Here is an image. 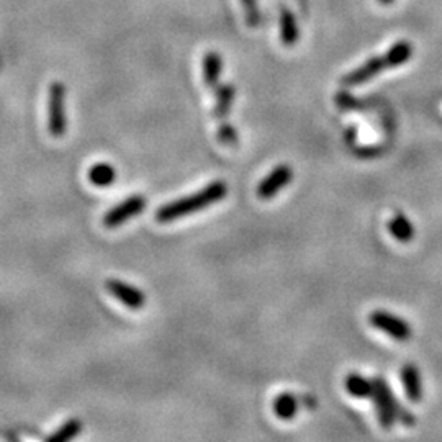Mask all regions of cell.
I'll use <instances>...</instances> for the list:
<instances>
[{
	"label": "cell",
	"instance_id": "4fadbf2b",
	"mask_svg": "<svg viewBox=\"0 0 442 442\" xmlns=\"http://www.w3.org/2000/svg\"><path fill=\"white\" fill-rule=\"evenodd\" d=\"M236 89L235 85L231 84H220L216 85L215 89V97H216V104H215V116L218 120L225 118L230 111L233 100H235Z\"/></svg>",
	"mask_w": 442,
	"mask_h": 442
},
{
	"label": "cell",
	"instance_id": "e0dca14e",
	"mask_svg": "<svg viewBox=\"0 0 442 442\" xmlns=\"http://www.w3.org/2000/svg\"><path fill=\"white\" fill-rule=\"evenodd\" d=\"M82 431V421L81 420H69L64 422L55 434L48 437V442H67L79 436Z\"/></svg>",
	"mask_w": 442,
	"mask_h": 442
},
{
	"label": "cell",
	"instance_id": "8fae6325",
	"mask_svg": "<svg viewBox=\"0 0 442 442\" xmlns=\"http://www.w3.org/2000/svg\"><path fill=\"white\" fill-rule=\"evenodd\" d=\"M388 231L400 242H410L415 237V226L411 225V221L403 213L393 215L392 220L388 221Z\"/></svg>",
	"mask_w": 442,
	"mask_h": 442
},
{
	"label": "cell",
	"instance_id": "7c38bea8",
	"mask_svg": "<svg viewBox=\"0 0 442 442\" xmlns=\"http://www.w3.org/2000/svg\"><path fill=\"white\" fill-rule=\"evenodd\" d=\"M300 30L293 13L289 8H284L280 13V40L285 46H291L298 41Z\"/></svg>",
	"mask_w": 442,
	"mask_h": 442
},
{
	"label": "cell",
	"instance_id": "ffe728a7",
	"mask_svg": "<svg viewBox=\"0 0 442 442\" xmlns=\"http://www.w3.org/2000/svg\"><path fill=\"white\" fill-rule=\"evenodd\" d=\"M378 2L380 4H383V6H388V4H392L393 0H378Z\"/></svg>",
	"mask_w": 442,
	"mask_h": 442
},
{
	"label": "cell",
	"instance_id": "9a60e30c",
	"mask_svg": "<svg viewBox=\"0 0 442 442\" xmlns=\"http://www.w3.org/2000/svg\"><path fill=\"white\" fill-rule=\"evenodd\" d=\"M274 411L280 420H293L298 411V400L291 393H280L274 400Z\"/></svg>",
	"mask_w": 442,
	"mask_h": 442
},
{
	"label": "cell",
	"instance_id": "277c9868",
	"mask_svg": "<svg viewBox=\"0 0 442 442\" xmlns=\"http://www.w3.org/2000/svg\"><path fill=\"white\" fill-rule=\"evenodd\" d=\"M48 126L50 133L55 138H61L66 134L67 118H66V87L61 82H53L50 87V95H48Z\"/></svg>",
	"mask_w": 442,
	"mask_h": 442
},
{
	"label": "cell",
	"instance_id": "9c48e42d",
	"mask_svg": "<svg viewBox=\"0 0 442 442\" xmlns=\"http://www.w3.org/2000/svg\"><path fill=\"white\" fill-rule=\"evenodd\" d=\"M400 375H401L403 387H405L406 396L415 403L421 401L422 382H421V373H420V371H417V367L413 366V364H408V366L401 368Z\"/></svg>",
	"mask_w": 442,
	"mask_h": 442
},
{
	"label": "cell",
	"instance_id": "d6986e66",
	"mask_svg": "<svg viewBox=\"0 0 442 442\" xmlns=\"http://www.w3.org/2000/svg\"><path fill=\"white\" fill-rule=\"evenodd\" d=\"M218 139L226 146H236L237 144V133L235 126L230 123H223L218 130Z\"/></svg>",
	"mask_w": 442,
	"mask_h": 442
},
{
	"label": "cell",
	"instance_id": "5bb4252c",
	"mask_svg": "<svg viewBox=\"0 0 442 442\" xmlns=\"http://www.w3.org/2000/svg\"><path fill=\"white\" fill-rule=\"evenodd\" d=\"M89 181L95 187H110L116 181L115 167L109 163H97L90 167Z\"/></svg>",
	"mask_w": 442,
	"mask_h": 442
},
{
	"label": "cell",
	"instance_id": "5b68a950",
	"mask_svg": "<svg viewBox=\"0 0 442 442\" xmlns=\"http://www.w3.org/2000/svg\"><path fill=\"white\" fill-rule=\"evenodd\" d=\"M144 208H146V198L143 195H133V197L126 198V200L118 203V205L105 213L104 226L110 228V230L111 228H118L123 225V223L131 220L133 216L143 213Z\"/></svg>",
	"mask_w": 442,
	"mask_h": 442
},
{
	"label": "cell",
	"instance_id": "6da1fadb",
	"mask_svg": "<svg viewBox=\"0 0 442 442\" xmlns=\"http://www.w3.org/2000/svg\"><path fill=\"white\" fill-rule=\"evenodd\" d=\"M228 193V186L223 181H215L210 186L203 187L202 191L192 195L179 198L176 202L166 203L156 212V220L159 223H171L176 221L179 218L192 215V213L202 212L208 208L213 203L223 200Z\"/></svg>",
	"mask_w": 442,
	"mask_h": 442
},
{
	"label": "cell",
	"instance_id": "ba28073f",
	"mask_svg": "<svg viewBox=\"0 0 442 442\" xmlns=\"http://www.w3.org/2000/svg\"><path fill=\"white\" fill-rule=\"evenodd\" d=\"M291 179H293V171H291V167L289 164H280V166H277L274 171L259 184V187H257V197L262 198V200L274 198L282 188L289 186Z\"/></svg>",
	"mask_w": 442,
	"mask_h": 442
},
{
	"label": "cell",
	"instance_id": "7a4b0ae2",
	"mask_svg": "<svg viewBox=\"0 0 442 442\" xmlns=\"http://www.w3.org/2000/svg\"><path fill=\"white\" fill-rule=\"evenodd\" d=\"M413 56V46L408 41H398L388 50L385 55L372 57L367 62H364L362 66H359L357 69L349 72L341 79L343 85H359L364 82L371 81L377 74H380L385 69H393L398 67L410 60Z\"/></svg>",
	"mask_w": 442,
	"mask_h": 442
},
{
	"label": "cell",
	"instance_id": "2e32d148",
	"mask_svg": "<svg viewBox=\"0 0 442 442\" xmlns=\"http://www.w3.org/2000/svg\"><path fill=\"white\" fill-rule=\"evenodd\" d=\"M344 385H346V390L349 395H352L356 398L372 396L373 383L371 380H367V378H364L362 375H359V373H349V375L346 377V382H344Z\"/></svg>",
	"mask_w": 442,
	"mask_h": 442
},
{
	"label": "cell",
	"instance_id": "3957f363",
	"mask_svg": "<svg viewBox=\"0 0 442 442\" xmlns=\"http://www.w3.org/2000/svg\"><path fill=\"white\" fill-rule=\"evenodd\" d=\"M373 383V392H372V400L375 405V410L378 413V420L380 424L385 429L395 424L396 420H401L405 424L411 426L415 422V417L408 410H405L401 405H398L396 398L393 396L390 387L387 385V382L382 377H375L372 380Z\"/></svg>",
	"mask_w": 442,
	"mask_h": 442
},
{
	"label": "cell",
	"instance_id": "30bf717a",
	"mask_svg": "<svg viewBox=\"0 0 442 442\" xmlns=\"http://www.w3.org/2000/svg\"><path fill=\"white\" fill-rule=\"evenodd\" d=\"M202 71H203V81H205L207 85H216L218 81H220L221 71H223V60L218 53H207L203 56L202 62Z\"/></svg>",
	"mask_w": 442,
	"mask_h": 442
},
{
	"label": "cell",
	"instance_id": "52a82bcc",
	"mask_svg": "<svg viewBox=\"0 0 442 442\" xmlns=\"http://www.w3.org/2000/svg\"><path fill=\"white\" fill-rule=\"evenodd\" d=\"M105 289L109 290L111 297H115L120 303L131 310H141L146 305V295L143 290L121 282L118 279H109L105 282Z\"/></svg>",
	"mask_w": 442,
	"mask_h": 442
},
{
	"label": "cell",
	"instance_id": "8992f818",
	"mask_svg": "<svg viewBox=\"0 0 442 442\" xmlns=\"http://www.w3.org/2000/svg\"><path fill=\"white\" fill-rule=\"evenodd\" d=\"M368 322L373 328L380 329L388 336H392L396 341H408L411 338V328L405 319L395 317V315L383 312V310H378V312H373L371 317H368Z\"/></svg>",
	"mask_w": 442,
	"mask_h": 442
},
{
	"label": "cell",
	"instance_id": "ac0fdd59",
	"mask_svg": "<svg viewBox=\"0 0 442 442\" xmlns=\"http://www.w3.org/2000/svg\"><path fill=\"white\" fill-rule=\"evenodd\" d=\"M242 7H244V15L246 22L251 28H256L261 23V13L259 7H257L256 0H241Z\"/></svg>",
	"mask_w": 442,
	"mask_h": 442
}]
</instances>
